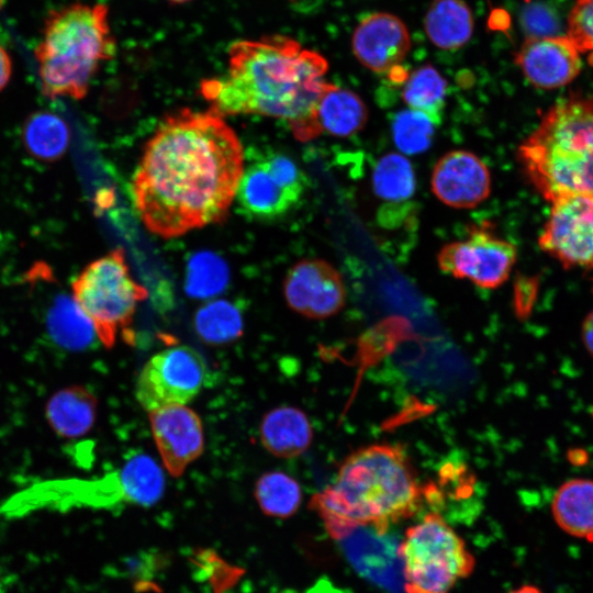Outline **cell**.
Returning a JSON list of instances; mask_svg holds the SVG:
<instances>
[{
  "label": "cell",
  "mask_w": 593,
  "mask_h": 593,
  "mask_svg": "<svg viewBox=\"0 0 593 593\" xmlns=\"http://www.w3.org/2000/svg\"><path fill=\"white\" fill-rule=\"evenodd\" d=\"M244 171V153L221 114L181 109L147 142L133 176L134 206L160 237L223 220Z\"/></svg>",
  "instance_id": "6da1fadb"
},
{
  "label": "cell",
  "mask_w": 593,
  "mask_h": 593,
  "mask_svg": "<svg viewBox=\"0 0 593 593\" xmlns=\"http://www.w3.org/2000/svg\"><path fill=\"white\" fill-rule=\"evenodd\" d=\"M227 54L226 74L200 83L212 111L280 118L299 141L318 136L315 111L328 85V61L322 54L280 34L238 40Z\"/></svg>",
  "instance_id": "7a4b0ae2"
},
{
  "label": "cell",
  "mask_w": 593,
  "mask_h": 593,
  "mask_svg": "<svg viewBox=\"0 0 593 593\" xmlns=\"http://www.w3.org/2000/svg\"><path fill=\"white\" fill-rule=\"evenodd\" d=\"M424 493L404 450L376 444L347 457L334 483L316 493L311 506L333 538L357 526L385 534L418 511Z\"/></svg>",
  "instance_id": "3957f363"
},
{
  "label": "cell",
  "mask_w": 593,
  "mask_h": 593,
  "mask_svg": "<svg viewBox=\"0 0 593 593\" xmlns=\"http://www.w3.org/2000/svg\"><path fill=\"white\" fill-rule=\"evenodd\" d=\"M115 52L105 4L75 2L51 10L34 49L42 93L51 100L83 99L101 64Z\"/></svg>",
  "instance_id": "277c9868"
},
{
  "label": "cell",
  "mask_w": 593,
  "mask_h": 593,
  "mask_svg": "<svg viewBox=\"0 0 593 593\" xmlns=\"http://www.w3.org/2000/svg\"><path fill=\"white\" fill-rule=\"evenodd\" d=\"M518 161L548 202L566 193H593V96H571L548 109L519 145Z\"/></svg>",
  "instance_id": "5b68a950"
},
{
  "label": "cell",
  "mask_w": 593,
  "mask_h": 593,
  "mask_svg": "<svg viewBox=\"0 0 593 593\" xmlns=\"http://www.w3.org/2000/svg\"><path fill=\"white\" fill-rule=\"evenodd\" d=\"M398 553L405 593H449L475 564L465 541L437 513L406 530Z\"/></svg>",
  "instance_id": "8992f818"
},
{
  "label": "cell",
  "mask_w": 593,
  "mask_h": 593,
  "mask_svg": "<svg viewBox=\"0 0 593 593\" xmlns=\"http://www.w3.org/2000/svg\"><path fill=\"white\" fill-rule=\"evenodd\" d=\"M71 289L75 303L105 348L113 347L118 335L127 332L137 303L148 295L131 277L122 248L86 266L72 281Z\"/></svg>",
  "instance_id": "52a82bcc"
},
{
  "label": "cell",
  "mask_w": 593,
  "mask_h": 593,
  "mask_svg": "<svg viewBox=\"0 0 593 593\" xmlns=\"http://www.w3.org/2000/svg\"><path fill=\"white\" fill-rule=\"evenodd\" d=\"M206 376V362L195 349L186 345L168 347L143 366L135 395L147 412L187 404L200 393Z\"/></svg>",
  "instance_id": "ba28073f"
},
{
  "label": "cell",
  "mask_w": 593,
  "mask_h": 593,
  "mask_svg": "<svg viewBox=\"0 0 593 593\" xmlns=\"http://www.w3.org/2000/svg\"><path fill=\"white\" fill-rule=\"evenodd\" d=\"M516 258L515 246L497 237L490 224L482 223L469 228L466 239L443 246L437 262L447 275L495 289L507 280Z\"/></svg>",
  "instance_id": "9c48e42d"
},
{
  "label": "cell",
  "mask_w": 593,
  "mask_h": 593,
  "mask_svg": "<svg viewBox=\"0 0 593 593\" xmlns=\"http://www.w3.org/2000/svg\"><path fill=\"white\" fill-rule=\"evenodd\" d=\"M549 203L539 248L566 269H593V193H566Z\"/></svg>",
  "instance_id": "30bf717a"
},
{
  "label": "cell",
  "mask_w": 593,
  "mask_h": 593,
  "mask_svg": "<svg viewBox=\"0 0 593 593\" xmlns=\"http://www.w3.org/2000/svg\"><path fill=\"white\" fill-rule=\"evenodd\" d=\"M283 293L288 305L309 318H325L344 306L346 291L339 272L323 259H304L288 271Z\"/></svg>",
  "instance_id": "8fae6325"
},
{
  "label": "cell",
  "mask_w": 593,
  "mask_h": 593,
  "mask_svg": "<svg viewBox=\"0 0 593 593\" xmlns=\"http://www.w3.org/2000/svg\"><path fill=\"white\" fill-rule=\"evenodd\" d=\"M149 413L154 441L170 475L180 477L203 451V427L198 414L184 404L167 405Z\"/></svg>",
  "instance_id": "7c38bea8"
},
{
  "label": "cell",
  "mask_w": 593,
  "mask_h": 593,
  "mask_svg": "<svg viewBox=\"0 0 593 593\" xmlns=\"http://www.w3.org/2000/svg\"><path fill=\"white\" fill-rule=\"evenodd\" d=\"M525 78L539 89H558L581 71V54L567 35H532L515 55Z\"/></svg>",
  "instance_id": "4fadbf2b"
},
{
  "label": "cell",
  "mask_w": 593,
  "mask_h": 593,
  "mask_svg": "<svg viewBox=\"0 0 593 593\" xmlns=\"http://www.w3.org/2000/svg\"><path fill=\"white\" fill-rule=\"evenodd\" d=\"M430 187L436 198L446 205L470 209L490 195L491 175L475 154L455 149L443 155L435 164Z\"/></svg>",
  "instance_id": "5bb4252c"
},
{
  "label": "cell",
  "mask_w": 593,
  "mask_h": 593,
  "mask_svg": "<svg viewBox=\"0 0 593 593\" xmlns=\"http://www.w3.org/2000/svg\"><path fill=\"white\" fill-rule=\"evenodd\" d=\"M411 47L404 22L388 12L363 16L351 35V49L358 61L377 74H389L400 66Z\"/></svg>",
  "instance_id": "9a60e30c"
},
{
  "label": "cell",
  "mask_w": 593,
  "mask_h": 593,
  "mask_svg": "<svg viewBox=\"0 0 593 593\" xmlns=\"http://www.w3.org/2000/svg\"><path fill=\"white\" fill-rule=\"evenodd\" d=\"M234 199L238 211L256 221L280 219L301 200L267 169L260 158L243 171Z\"/></svg>",
  "instance_id": "2e32d148"
},
{
  "label": "cell",
  "mask_w": 593,
  "mask_h": 593,
  "mask_svg": "<svg viewBox=\"0 0 593 593\" xmlns=\"http://www.w3.org/2000/svg\"><path fill=\"white\" fill-rule=\"evenodd\" d=\"M343 546L348 559L368 578L391 581L388 571L394 579L403 578L401 560L398 553L399 545L384 534L377 533L367 526H357L346 530L336 538Z\"/></svg>",
  "instance_id": "e0dca14e"
},
{
  "label": "cell",
  "mask_w": 593,
  "mask_h": 593,
  "mask_svg": "<svg viewBox=\"0 0 593 593\" xmlns=\"http://www.w3.org/2000/svg\"><path fill=\"white\" fill-rule=\"evenodd\" d=\"M259 434L264 447L283 459L302 455L312 441L310 421L303 411L294 406H278L266 413Z\"/></svg>",
  "instance_id": "ac0fdd59"
},
{
  "label": "cell",
  "mask_w": 593,
  "mask_h": 593,
  "mask_svg": "<svg viewBox=\"0 0 593 593\" xmlns=\"http://www.w3.org/2000/svg\"><path fill=\"white\" fill-rule=\"evenodd\" d=\"M97 406L94 394L87 388L66 387L47 401L45 418L55 434L74 439L90 432L96 422Z\"/></svg>",
  "instance_id": "d6986e66"
},
{
  "label": "cell",
  "mask_w": 593,
  "mask_h": 593,
  "mask_svg": "<svg viewBox=\"0 0 593 593\" xmlns=\"http://www.w3.org/2000/svg\"><path fill=\"white\" fill-rule=\"evenodd\" d=\"M367 120V107L357 93L328 82L315 111L318 135L347 137L361 131Z\"/></svg>",
  "instance_id": "ffe728a7"
},
{
  "label": "cell",
  "mask_w": 593,
  "mask_h": 593,
  "mask_svg": "<svg viewBox=\"0 0 593 593\" xmlns=\"http://www.w3.org/2000/svg\"><path fill=\"white\" fill-rule=\"evenodd\" d=\"M474 21L463 0H433L424 16V30L433 45L440 49H457L469 42Z\"/></svg>",
  "instance_id": "44dd1931"
},
{
  "label": "cell",
  "mask_w": 593,
  "mask_h": 593,
  "mask_svg": "<svg viewBox=\"0 0 593 593\" xmlns=\"http://www.w3.org/2000/svg\"><path fill=\"white\" fill-rule=\"evenodd\" d=\"M551 511L567 534L593 540V480L571 479L556 491Z\"/></svg>",
  "instance_id": "7402d4cb"
},
{
  "label": "cell",
  "mask_w": 593,
  "mask_h": 593,
  "mask_svg": "<svg viewBox=\"0 0 593 593\" xmlns=\"http://www.w3.org/2000/svg\"><path fill=\"white\" fill-rule=\"evenodd\" d=\"M22 141L33 157L55 161L68 149L70 128L56 113L37 111L26 118L22 127Z\"/></svg>",
  "instance_id": "603a6c76"
},
{
  "label": "cell",
  "mask_w": 593,
  "mask_h": 593,
  "mask_svg": "<svg viewBox=\"0 0 593 593\" xmlns=\"http://www.w3.org/2000/svg\"><path fill=\"white\" fill-rule=\"evenodd\" d=\"M448 83L432 65L414 69L403 83L402 99L409 109L425 114L435 125L441 122Z\"/></svg>",
  "instance_id": "cb8c5ba5"
},
{
  "label": "cell",
  "mask_w": 593,
  "mask_h": 593,
  "mask_svg": "<svg viewBox=\"0 0 593 593\" xmlns=\"http://www.w3.org/2000/svg\"><path fill=\"white\" fill-rule=\"evenodd\" d=\"M126 504L148 507L165 492V474L154 458L146 454L131 456L121 466Z\"/></svg>",
  "instance_id": "d4e9b609"
},
{
  "label": "cell",
  "mask_w": 593,
  "mask_h": 593,
  "mask_svg": "<svg viewBox=\"0 0 593 593\" xmlns=\"http://www.w3.org/2000/svg\"><path fill=\"white\" fill-rule=\"evenodd\" d=\"M244 328L239 309L224 299L203 304L194 314V331L209 345H224L236 340Z\"/></svg>",
  "instance_id": "484cf974"
},
{
  "label": "cell",
  "mask_w": 593,
  "mask_h": 593,
  "mask_svg": "<svg viewBox=\"0 0 593 593\" xmlns=\"http://www.w3.org/2000/svg\"><path fill=\"white\" fill-rule=\"evenodd\" d=\"M372 188L380 199L402 203L415 192V174L411 161L399 153H388L374 166Z\"/></svg>",
  "instance_id": "4316f807"
},
{
  "label": "cell",
  "mask_w": 593,
  "mask_h": 593,
  "mask_svg": "<svg viewBox=\"0 0 593 593\" xmlns=\"http://www.w3.org/2000/svg\"><path fill=\"white\" fill-rule=\"evenodd\" d=\"M255 499L264 514L289 518L299 510L302 491L292 477L281 471H270L256 481Z\"/></svg>",
  "instance_id": "83f0119b"
},
{
  "label": "cell",
  "mask_w": 593,
  "mask_h": 593,
  "mask_svg": "<svg viewBox=\"0 0 593 593\" xmlns=\"http://www.w3.org/2000/svg\"><path fill=\"white\" fill-rule=\"evenodd\" d=\"M228 282L226 262L217 255L201 251L187 267L186 292L194 299H209L222 292Z\"/></svg>",
  "instance_id": "f1b7e54d"
},
{
  "label": "cell",
  "mask_w": 593,
  "mask_h": 593,
  "mask_svg": "<svg viewBox=\"0 0 593 593\" xmlns=\"http://www.w3.org/2000/svg\"><path fill=\"white\" fill-rule=\"evenodd\" d=\"M48 325L57 338L70 342V345L75 347L89 344L96 335L91 323L79 310L72 296L57 298L49 312Z\"/></svg>",
  "instance_id": "f546056e"
},
{
  "label": "cell",
  "mask_w": 593,
  "mask_h": 593,
  "mask_svg": "<svg viewBox=\"0 0 593 593\" xmlns=\"http://www.w3.org/2000/svg\"><path fill=\"white\" fill-rule=\"evenodd\" d=\"M435 124L423 113L405 109L392 122V136L398 149L407 155L426 152L434 138Z\"/></svg>",
  "instance_id": "4dcf8cb0"
},
{
  "label": "cell",
  "mask_w": 593,
  "mask_h": 593,
  "mask_svg": "<svg viewBox=\"0 0 593 593\" xmlns=\"http://www.w3.org/2000/svg\"><path fill=\"white\" fill-rule=\"evenodd\" d=\"M566 35L580 54H590L593 63V0H575L567 19Z\"/></svg>",
  "instance_id": "1f68e13d"
},
{
  "label": "cell",
  "mask_w": 593,
  "mask_h": 593,
  "mask_svg": "<svg viewBox=\"0 0 593 593\" xmlns=\"http://www.w3.org/2000/svg\"><path fill=\"white\" fill-rule=\"evenodd\" d=\"M12 75V60L8 52L0 45V91H2Z\"/></svg>",
  "instance_id": "d6a6232c"
},
{
  "label": "cell",
  "mask_w": 593,
  "mask_h": 593,
  "mask_svg": "<svg viewBox=\"0 0 593 593\" xmlns=\"http://www.w3.org/2000/svg\"><path fill=\"white\" fill-rule=\"evenodd\" d=\"M581 339L588 353L593 357V310L582 322Z\"/></svg>",
  "instance_id": "836d02e7"
},
{
  "label": "cell",
  "mask_w": 593,
  "mask_h": 593,
  "mask_svg": "<svg viewBox=\"0 0 593 593\" xmlns=\"http://www.w3.org/2000/svg\"><path fill=\"white\" fill-rule=\"evenodd\" d=\"M508 593H541L536 586L523 585Z\"/></svg>",
  "instance_id": "e575fe53"
},
{
  "label": "cell",
  "mask_w": 593,
  "mask_h": 593,
  "mask_svg": "<svg viewBox=\"0 0 593 593\" xmlns=\"http://www.w3.org/2000/svg\"><path fill=\"white\" fill-rule=\"evenodd\" d=\"M166 1L174 4H183V3L190 2L191 0H166Z\"/></svg>",
  "instance_id": "d590c367"
},
{
  "label": "cell",
  "mask_w": 593,
  "mask_h": 593,
  "mask_svg": "<svg viewBox=\"0 0 593 593\" xmlns=\"http://www.w3.org/2000/svg\"><path fill=\"white\" fill-rule=\"evenodd\" d=\"M4 1H5V0H0V10H1V8H2Z\"/></svg>",
  "instance_id": "8d00e7d4"
}]
</instances>
